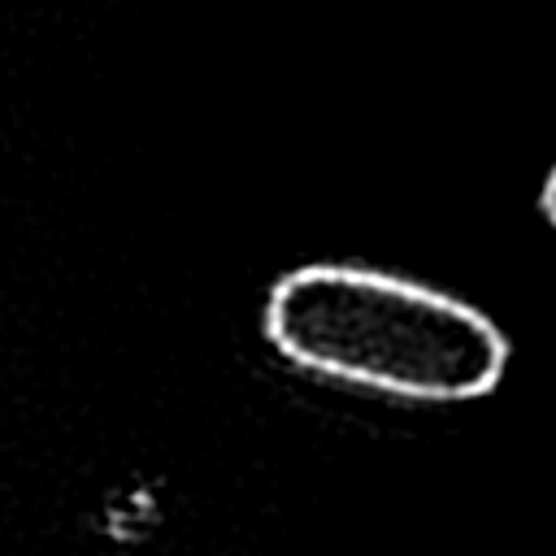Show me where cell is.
Listing matches in <instances>:
<instances>
[{
	"label": "cell",
	"instance_id": "7a4b0ae2",
	"mask_svg": "<svg viewBox=\"0 0 556 556\" xmlns=\"http://www.w3.org/2000/svg\"><path fill=\"white\" fill-rule=\"evenodd\" d=\"M543 208H547V217H552V226H556V169H552V178H547V187H543Z\"/></svg>",
	"mask_w": 556,
	"mask_h": 556
},
{
	"label": "cell",
	"instance_id": "6da1fadb",
	"mask_svg": "<svg viewBox=\"0 0 556 556\" xmlns=\"http://www.w3.org/2000/svg\"><path fill=\"white\" fill-rule=\"evenodd\" d=\"M265 330L287 361L404 400L486 395L508 361L504 334L478 308L356 265L287 274Z\"/></svg>",
	"mask_w": 556,
	"mask_h": 556
}]
</instances>
